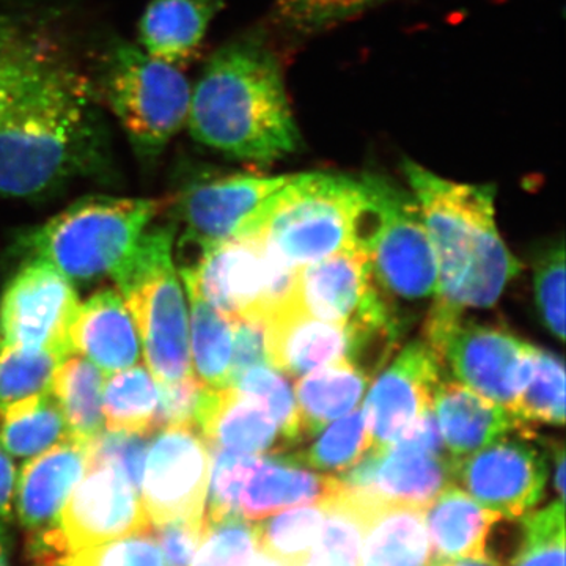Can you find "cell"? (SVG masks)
<instances>
[{
    "label": "cell",
    "mask_w": 566,
    "mask_h": 566,
    "mask_svg": "<svg viewBox=\"0 0 566 566\" xmlns=\"http://www.w3.org/2000/svg\"><path fill=\"white\" fill-rule=\"evenodd\" d=\"M223 0H150L139 21L137 46L156 61L181 69L199 54Z\"/></svg>",
    "instance_id": "25"
},
{
    "label": "cell",
    "mask_w": 566,
    "mask_h": 566,
    "mask_svg": "<svg viewBox=\"0 0 566 566\" xmlns=\"http://www.w3.org/2000/svg\"><path fill=\"white\" fill-rule=\"evenodd\" d=\"M106 156L91 82L48 51L0 118V197L46 196L102 169Z\"/></svg>",
    "instance_id": "1"
},
{
    "label": "cell",
    "mask_w": 566,
    "mask_h": 566,
    "mask_svg": "<svg viewBox=\"0 0 566 566\" xmlns=\"http://www.w3.org/2000/svg\"><path fill=\"white\" fill-rule=\"evenodd\" d=\"M335 476L346 490L376 501L427 509L453 482L452 458L389 446L368 450L359 463Z\"/></svg>",
    "instance_id": "18"
},
{
    "label": "cell",
    "mask_w": 566,
    "mask_h": 566,
    "mask_svg": "<svg viewBox=\"0 0 566 566\" xmlns=\"http://www.w3.org/2000/svg\"><path fill=\"white\" fill-rule=\"evenodd\" d=\"M551 449H553L554 460H556V474H554V486H556V491L558 497L564 501L565 495V449L564 444H551Z\"/></svg>",
    "instance_id": "50"
},
{
    "label": "cell",
    "mask_w": 566,
    "mask_h": 566,
    "mask_svg": "<svg viewBox=\"0 0 566 566\" xmlns=\"http://www.w3.org/2000/svg\"><path fill=\"white\" fill-rule=\"evenodd\" d=\"M66 566H166L151 528L71 553Z\"/></svg>",
    "instance_id": "43"
},
{
    "label": "cell",
    "mask_w": 566,
    "mask_h": 566,
    "mask_svg": "<svg viewBox=\"0 0 566 566\" xmlns=\"http://www.w3.org/2000/svg\"><path fill=\"white\" fill-rule=\"evenodd\" d=\"M368 255L387 297L415 303L438 296V260L415 197L386 180L381 219Z\"/></svg>",
    "instance_id": "12"
},
{
    "label": "cell",
    "mask_w": 566,
    "mask_h": 566,
    "mask_svg": "<svg viewBox=\"0 0 566 566\" xmlns=\"http://www.w3.org/2000/svg\"><path fill=\"white\" fill-rule=\"evenodd\" d=\"M428 566H439V565H438V564H436V562H433V564L428 565Z\"/></svg>",
    "instance_id": "54"
},
{
    "label": "cell",
    "mask_w": 566,
    "mask_h": 566,
    "mask_svg": "<svg viewBox=\"0 0 566 566\" xmlns=\"http://www.w3.org/2000/svg\"><path fill=\"white\" fill-rule=\"evenodd\" d=\"M14 486H17V469L9 453L0 446V521L9 523L14 509Z\"/></svg>",
    "instance_id": "48"
},
{
    "label": "cell",
    "mask_w": 566,
    "mask_h": 566,
    "mask_svg": "<svg viewBox=\"0 0 566 566\" xmlns=\"http://www.w3.org/2000/svg\"><path fill=\"white\" fill-rule=\"evenodd\" d=\"M371 378L348 359L316 368L301 376L294 389L303 438L322 433L327 424L360 403Z\"/></svg>",
    "instance_id": "28"
},
{
    "label": "cell",
    "mask_w": 566,
    "mask_h": 566,
    "mask_svg": "<svg viewBox=\"0 0 566 566\" xmlns=\"http://www.w3.org/2000/svg\"><path fill=\"white\" fill-rule=\"evenodd\" d=\"M526 545L512 566H565V505L562 499L521 517Z\"/></svg>",
    "instance_id": "40"
},
{
    "label": "cell",
    "mask_w": 566,
    "mask_h": 566,
    "mask_svg": "<svg viewBox=\"0 0 566 566\" xmlns=\"http://www.w3.org/2000/svg\"><path fill=\"white\" fill-rule=\"evenodd\" d=\"M158 409V381L142 365L112 374L104 381L103 416L107 431L151 434Z\"/></svg>",
    "instance_id": "31"
},
{
    "label": "cell",
    "mask_w": 566,
    "mask_h": 566,
    "mask_svg": "<svg viewBox=\"0 0 566 566\" xmlns=\"http://www.w3.org/2000/svg\"><path fill=\"white\" fill-rule=\"evenodd\" d=\"M175 227L148 230L112 274L132 312L153 378L174 382L193 374L188 308L174 264Z\"/></svg>",
    "instance_id": "6"
},
{
    "label": "cell",
    "mask_w": 566,
    "mask_h": 566,
    "mask_svg": "<svg viewBox=\"0 0 566 566\" xmlns=\"http://www.w3.org/2000/svg\"><path fill=\"white\" fill-rule=\"evenodd\" d=\"M191 300L192 368L197 378L207 387L230 386L232 370L233 327L227 316L211 307L199 294L189 292Z\"/></svg>",
    "instance_id": "32"
},
{
    "label": "cell",
    "mask_w": 566,
    "mask_h": 566,
    "mask_svg": "<svg viewBox=\"0 0 566 566\" xmlns=\"http://www.w3.org/2000/svg\"><path fill=\"white\" fill-rule=\"evenodd\" d=\"M513 412L524 422L565 423V367L562 357L535 348L534 368Z\"/></svg>",
    "instance_id": "35"
},
{
    "label": "cell",
    "mask_w": 566,
    "mask_h": 566,
    "mask_svg": "<svg viewBox=\"0 0 566 566\" xmlns=\"http://www.w3.org/2000/svg\"><path fill=\"white\" fill-rule=\"evenodd\" d=\"M381 188L382 178L370 175H290L237 238H256L294 270L352 249L368 252L381 219Z\"/></svg>",
    "instance_id": "4"
},
{
    "label": "cell",
    "mask_w": 566,
    "mask_h": 566,
    "mask_svg": "<svg viewBox=\"0 0 566 566\" xmlns=\"http://www.w3.org/2000/svg\"><path fill=\"white\" fill-rule=\"evenodd\" d=\"M50 50L17 22L0 17V118Z\"/></svg>",
    "instance_id": "38"
},
{
    "label": "cell",
    "mask_w": 566,
    "mask_h": 566,
    "mask_svg": "<svg viewBox=\"0 0 566 566\" xmlns=\"http://www.w3.org/2000/svg\"><path fill=\"white\" fill-rule=\"evenodd\" d=\"M70 439L51 390L29 395L0 408V446L14 458H32Z\"/></svg>",
    "instance_id": "30"
},
{
    "label": "cell",
    "mask_w": 566,
    "mask_h": 566,
    "mask_svg": "<svg viewBox=\"0 0 566 566\" xmlns=\"http://www.w3.org/2000/svg\"><path fill=\"white\" fill-rule=\"evenodd\" d=\"M11 538L6 523L0 521V566H10Z\"/></svg>",
    "instance_id": "52"
},
{
    "label": "cell",
    "mask_w": 566,
    "mask_h": 566,
    "mask_svg": "<svg viewBox=\"0 0 566 566\" xmlns=\"http://www.w3.org/2000/svg\"><path fill=\"white\" fill-rule=\"evenodd\" d=\"M403 170L438 260L434 300L493 307L523 270L497 232L494 186L446 180L408 158Z\"/></svg>",
    "instance_id": "3"
},
{
    "label": "cell",
    "mask_w": 566,
    "mask_h": 566,
    "mask_svg": "<svg viewBox=\"0 0 566 566\" xmlns=\"http://www.w3.org/2000/svg\"><path fill=\"white\" fill-rule=\"evenodd\" d=\"M535 300L543 323L558 340H565V248L551 244L535 260Z\"/></svg>",
    "instance_id": "42"
},
{
    "label": "cell",
    "mask_w": 566,
    "mask_h": 566,
    "mask_svg": "<svg viewBox=\"0 0 566 566\" xmlns=\"http://www.w3.org/2000/svg\"><path fill=\"white\" fill-rule=\"evenodd\" d=\"M88 446L65 439L22 465L14 486V510L25 531L61 524L63 506L88 471Z\"/></svg>",
    "instance_id": "19"
},
{
    "label": "cell",
    "mask_w": 566,
    "mask_h": 566,
    "mask_svg": "<svg viewBox=\"0 0 566 566\" xmlns=\"http://www.w3.org/2000/svg\"><path fill=\"white\" fill-rule=\"evenodd\" d=\"M433 411L447 455L452 460L471 455L526 424L512 409L450 379L436 387Z\"/></svg>",
    "instance_id": "24"
},
{
    "label": "cell",
    "mask_w": 566,
    "mask_h": 566,
    "mask_svg": "<svg viewBox=\"0 0 566 566\" xmlns=\"http://www.w3.org/2000/svg\"><path fill=\"white\" fill-rule=\"evenodd\" d=\"M203 527V520L170 521L151 526L153 535L161 549L164 565L191 566L202 542Z\"/></svg>",
    "instance_id": "46"
},
{
    "label": "cell",
    "mask_w": 566,
    "mask_h": 566,
    "mask_svg": "<svg viewBox=\"0 0 566 566\" xmlns=\"http://www.w3.org/2000/svg\"><path fill=\"white\" fill-rule=\"evenodd\" d=\"M427 344L476 394L512 409L534 368L535 346L505 327L464 322L463 311L436 300L428 314Z\"/></svg>",
    "instance_id": "8"
},
{
    "label": "cell",
    "mask_w": 566,
    "mask_h": 566,
    "mask_svg": "<svg viewBox=\"0 0 566 566\" xmlns=\"http://www.w3.org/2000/svg\"><path fill=\"white\" fill-rule=\"evenodd\" d=\"M275 256L253 237L233 238L200 249L196 263L181 270L186 290L233 319L266 318L268 290Z\"/></svg>",
    "instance_id": "14"
},
{
    "label": "cell",
    "mask_w": 566,
    "mask_h": 566,
    "mask_svg": "<svg viewBox=\"0 0 566 566\" xmlns=\"http://www.w3.org/2000/svg\"><path fill=\"white\" fill-rule=\"evenodd\" d=\"M193 424L210 449L248 455H275L290 450L273 417L232 386H205Z\"/></svg>",
    "instance_id": "20"
},
{
    "label": "cell",
    "mask_w": 566,
    "mask_h": 566,
    "mask_svg": "<svg viewBox=\"0 0 566 566\" xmlns=\"http://www.w3.org/2000/svg\"><path fill=\"white\" fill-rule=\"evenodd\" d=\"M150 434L120 433L106 431L93 439L88 446V468L109 465L118 472L140 494L142 474L147 458Z\"/></svg>",
    "instance_id": "44"
},
{
    "label": "cell",
    "mask_w": 566,
    "mask_h": 566,
    "mask_svg": "<svg viewBox=\"0 0 566 566\" xmlns=\"http://www.w3.org/2000/svg\"><path fill=\"white\" fill-rule=\"evenodd\" d=\"M159 409L156 430L169 424L193 423L205 385L196 375L174 382H158Z\"/></svg>",
    "instance_id": "45"
},
{
    "label": "cell",
    "mask_w": 566,
    "mask_h": 566,
    "mask_svg": "<svg viewBox=\"0 0 566 566\" xmlns=\"http://www.w3.org/2000/svg\"><path fill=\"white\" fill-rule=\"evenodd\" d=\"M439 566H494L483 558H460V560L436 562Z\"/></svg>",
    "instance_id": "53"
},
{
    "label": "cell",
    "mask_w": 566,
    "mask_h": 566,
    "mask_svg": "<svg viewBox=\"0 0 566 566\" xmlns=\"http://www.w3.org/2000/svg\"><path fill=\"white\" fill-rule=\"evenodd\" d=\"M99 91L140 161L155 163L188 125L191 82L137 44L118 40L107 48Z\"/></svg>",
    "instance_id": "7"
},
{
    "label": "cell",
    "mask_w": 566,
    "mask_h": 566,
    "mask_svg": "<svg viewBox=\"0 0 566 566\" xmlns=\"http://www.w3.org/2000/svg\"><path fill=\"white\" fill-rule=\"evenodd\" d=\"M323 504L263 517L255 524L256 546L289 566H304L322 534Z\"/></svg>",
    "instance_id": "33"
},
{
    "label": "cell",
    "mask_w": 566,
    "mask_h": 566,
    "mask_svg": "<svg viewBox=\"0 0 566 566\" xmlns=\"http://www.w3.org/2000/svg\"><path fill=\"white\" fill-rule=\"evenodd\" d=\"M211 476V449L193 423L159 428L145 458L140 499L151 526L202 521Z\"/></svg>",
    "instance_id": "10"
},
{
    "label": "cell",
    "mask_w": 566,
    "mask_h": 566,
    "mask_svg": "<svg viewBox=\"0 0 566 566\" xmlns=\"http://www.w3.org/2000/svg\"><path fill=\"white\" fill-rule=\"evenodd\" d=\"M342 488L337 476L316 474L285 455H256L238 497V516L259 521L292 506L322 504Z\"/></svg>",
    "instance_id": "23"
},
{
    "label": "cell",
    "mask_w": 566,
    "mask_h": 566,
    "mask_svg": "<svg viewBox=\"0 0 566 566\" xmlns=\"http://www.w3.org/2000/svg\"><path fill=\"white\" fill-rule=\"evenodd\" d=\"M370 449L363 408H356L324 428L308 449L285 457L314 471L340 472L359 463Z\"/></svg>",
    "instance_id": "34"
},
{
    "label": "cell",
    "mask_w": 566,
    "mask_h": 566,
    "mask_svg": "<svg viewBox=\"0 0 566 566\" xmlns=\"http://www.w3.org/2000/svg\"><path fill=\"white\" fill-rule=\"evenodd\" d=\"M304 566H360L357 562L338 556V554L323 553V551H312Z\"/></svg>",
    "instance_id": "49"
},
{
    "label": "cell",
    "mask_w": 566,
    "mask_h": 566,
    "mask_svg": "<svg viewBox=\"0 0 566 566\" xmlns=\"http://www.w3.org/2000/svg\"><path fill=\"white\" fill-rule=\"evenodd\" d=\"M389 0H275V18L290 31L314 33Z\"/></svg>",
    "instance_id": "41"
},
{
    "label": "cell",
    "mask_w": 566,
    "mask_h": 566,
    "mask_svg": "<svg viewBox=\"0 0 566 566\" xmlns=\"http://www.w3.org/2000/svg\"><path fill=\"white\" fill-rule=\"evenodd\" d=\"M230 386L255 400L273 417L290 449L303 441L296 397L282 371L270 364L255 365L234 378Z\"/></svg>",
    "instance_id": "36"
},
{
    "label": "cell",
    "mask_w": 566,
    "mask_h": 566,
    "mask_svg": "<svg viewBox=\"0 0 566 566\" xmlns=\"http://www.w3.org/2000/svg\"><path fill=\"white\" fill-rule=\"evenodd\" d=\"M441 364L424 342H412L398 354L368 390L363 415L371 449L394 444L433 406Z\"/></svg>",
    "instance_id": "16"
},
{
    "label": "cell",
    "mask_w": 566,
    "mask_h": 566,
    "mask_svg": "<svg viewBox=\"0 0 566 566\" xmlns=\"http://www.w3.org/2000/svg\"><path fill=\"white\" fill-rule=\"evenodd\" d=\"M59 521L71 553L151 528L139 491L109 465L88 468Z\"/></svg>",
    "instance_id": "15"
},
{
    "label": "cell",
    "mask_w": 566,
    "mask_h": 566,
    "mask_svg": "<svg viewBox=\"0 0 566 566\" xmlns=\"http://www.w3.org/2000/svg\"><path fill=\"white\" fill-rule=\"evenodd\" d=\"M244 566H289V565L283 564V562L279 560V558L271 556V554H268L266 551L260 549V547L256 546V549L253 551L251 558H249V560L245 562Z\"/></svg>",
    "instance_id": "51"
},
{
    "label": "cell",
    "mask_w": 566,
    "mask_h": 566,
    "mask_svg": "<svg viewBox=\"0 0 566 566\" xmlns=\"http://www.w3.org/2000/svg\"><path fill=\"white\" fill-rule=\"evenodd\" d=\"M186 126L197 144L238 161L271 164L303 147L281 62L256 35L229 41L208 59Z\"/></svg>",
    "instance_id": "2"
},
{
    "label": "cell",
    "mask_w": 566,
    "mask_h": 566,
    "mask_svg": "<svg viewBox=\"0 0 566 566\" xmlns=\"http://www.w3.org/2000/svg\"><path fill=\"white\" fill-rule=\"evenodd\" d=\"M264 322L268 363L283 375L301 378L335 360L348 359V329L308 315L294 300Z\"/></svg>",
    "instance_id": "22"
},
{
    "label": "cell",
    "mask_w": 566,
    "mask_h": 566,
    "mask_svg": "<svg viewBox=\"0 0 566 566\" xmlns=\"http://www.w3.org/2000/svg\"><path fill=\"white\" fill-rule=\"evenodd\" d=\"M290 175L260 177L252 174L214 175L192 182L182 191L178 212L185 222V240L197 249L233 240L253 211L282 188Z\"/></svg>",
    "instance_id": "17"
},
{
    "label": "cell",
    "mask_w": 566,
    "mask_h": 566,
    "mask_svg": "<svg viewBox=\"0 0 566 566\" xmlns=\"http://www.w3.org/2000/svg\"><path fill=\"white\" fill-rule=\"evenodd\" d=\"M50 390L57 401L70 438L91 444L103 433L104 374L82 356H66L52 375Z\"/></svg>",
    "instance_id": "29"
},
{
    "label": "cell",
    "mask_w": 566,
    "mask_h": 566,
    "mask_svg": "<svg viewBox=\"0 0 566 566\" xmlns=\"http://www.w3.org/2000/svg\"><path fill=\"white\" fill-rule=\"evenodd\" d=\"M161 207L155 199L85 197L29 233L25 248L32 259L52 264L71 282L112 277Z\"/></svg>",
    "instance_id": "5"
},
{
    "label": "cell",
    "mask_w": 566,
    "mask_h": 566,
    "mask_svg": "<svg viewBox=\"0 0 566 566\" xmlns=\"http://www.w3.org/2000/svg\"><path fill=\"white\" fill-rule=\"evenodd\" d=\"M233 354L230 385L248 368L268 363L266 322L259 316L233 319Z\"/></svg>",
    "instance_id": "47"
},
{
    "label": "cell",
    "mask_w": 566,
    "mask_h": 566,
    "mask_svg": "<svg viewBox=\"0 0 566 566\" xmlns=\"http://www.w3.org/2000/svg\"><path fill=\"white\" fill-rule=\"evenodd\" d=\"M77 305L73 282L52 264L33 259L0 297V344L70 356V327Z\"/></svg>",
    "instance_id": "13"
},
{
    "label": "cell",
    "mask_w": 566,
    "mask_h": 566,
    "mask_svg": "<svg viewBox=\"0 0 566 566\" xmlns=\"http://www.w3.org/2000/svg\"><path fill=\"white\" fill-rule=\"evenodd\" d=\"M524 424L471 455L452 460L453 482L480 505L505 517H521L542 499L547 479L545 452Z\"/></svg>",
    "instance_id": "11"
},
{
    "label": "cell",
    "mask_w": 566,
    "mask_h": 566,
    "mask_svg": "<svg viewBox=\"0 0 566 566\" xmlns=\"http://www.w3.org/2000/svg\"><path fill=\"white\" fill-rule=\"evenodd\" d=\"M424 509L371 502L360 549V566H428L430 536Z\"/></svg>",
    "instance_id": "27"
},
{
    "label": "cell",
    "mask_w": 566,
    "mask_h": 566,
    "mask_svg": "<svg viewBox=\"0 0 566 566\" xmlns=\"http://www.w3.org/2000/svg\"><path fill=\"white\" fill-rule=\"evenodd\" d=\"M191 566H244L256 549L255 524L243 517L205 521Z\"/></svg>",
    "instance_id": "39"
},
{
    "label": "cell",
    "mask_w": 566,
    "mask_h": 566,
    "mask_svg": "<svg viewBox=\"0 0 566 566\" xmlns=\"http://www.w3.org/2000/svg\"><path fill=\"white\" fill-rule=\"evenodd\" d=\"M65 357L0 344V408L50 389L52 375Z\"/></svg>",
    "instance_id": "37"
},
{
    "label": "cell",
    "mask_w": 566,
    "mask_h": 566,
    "mask_svg": "<svg viewBox=\"0 0 566 566\" xmlns=\"http://www.w3.org/2000/svg\"><path fill=\"white\" fill-rule=\"evenodd\" d=\"M70 345L71 352L91 360L104 375L139 363V333L118 290L104 289L77 305L70 327Z\"/></svg>",
    "instance_id": "21"
},
{
    "label": "cell",
    "mask_w": 566,
    "mask_h": 566,
    "mask_svg": "<svg viewBox=\"0 0 566 566\" xmlns=\"http://www.w3.org/2000/svg\"><path fill=\"white\" fill-rule=\"evenodd\" d=\"M423 515L433 543V562L483 558L488 532L502 516L452 483L436 495Z\"/></svg>",
    "instance_id": "26"
},
{
    "label": "cell",
    "mask_w": 566,
    "mask_h": 566,
    "mask_svg": "<svg viewBox=\"0 0 566 566\" xmlns=\"http://www.w3.org/2000/svg\"><path fill=\"white\" fill-rule=\"evenodd\" d=\"M293 300L308 315L348 329H401L400 315L376 283L370 255L363 249L297 268Z\"/></svg>",
    "instance_id": "9"
}]
</instances>
